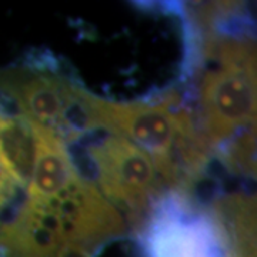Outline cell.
<instances>
[{"instance_id": "6da1fadb", "label": "cell", "mask_w": 257, "mask_h": 257, "mask_svg": "<svg viewBox=\"0 0 257 257\" xmlns=\"http://www.w3.org/2000/svg\"><path fill=\"white\" fill-rule=\"evenodd\" d=\"M180 20L183 59L175 84L192 103L214 162L230 176L256 177V26L240 2L165 3Z\"/></svg>"}, {"instance_id": "7a4b0ae2", "label": "cell", "mask_w": 257, "mask_h": 257, "mask_svg": "<svg viewBox=\"0 0 257 257\" xmlns=\"http://www.w3.org/2000/svg\"><path fill=\"white\" fill-rule=\"evenodd\" d=\"M33 127L32 182L25 203L0 236V257H100L126 237L127 221L80 173L62 139Z\"/></svg>"}, {"instance_id": "3957f363", "label": "cell", "mask_w": 257, "mask_h": 257, "mask_svg": "<svg viewBox=\"0 0 257 257\" xmlns=\"http://www.w3.org/2000/svg\"><path fill=\"white\" fill-rule=\"evenodd\" d=\"M90 132L119 135L145 150L166 190L196 193L216 163L192 103L176 84L136 100H111L93 93Z\"/></svg>"}, {"instance_id": "277c9868", "label": "cell", "mask_w": 257, "mask_h": 257, "mask_svg": "<svg viewBox=\"0 0 257 257\" xmlns=\"http://www.w3.org/2000/svg\"><path fill=\"white\" fill-rule=\"evenodd\" d=\"M0 90L20 114L70 146L89 132L93 93L60 56L33 49L0 67Z\"/></svg>"}, {"instance_id": "5b68a950", "label": "cell", "mask_w": 257, "mask_h": 257, "mask_svg": "<svg viewBox=\"0 0 257 257\" xmlns=\"http://www.w3.org/2000/svg\"><path fill=\"white\" fill-rule=\"evenodd\" d=\"M67 147L80 173L124 216L128 231L166 190L150 156L119 135L90 132Z\"/></svg>"}, {"instance_id": "8992f818", "label": "cell", "mask_w": 257, "mask_h": 257, "mask_svg": "<svg viewBox=\"0 0 257 257\" xmlns=\"http://www.w3.org/2000/svg\"><path fill=\"white\" fill-rule=\"evenodd\" d=\"M140 257H233L210 202L165 190L132 230Z\"/></svg>"}, {"instance_id": "52a82bcc", "label": "cell", "mask_w": 257, "mask_h": 257, "mask_svg": "<svg viewBox=\"0 0 257 257\" xmlns=\"http://www.w3.org/2000/svg\"><path fill=\"white\" fill-rule=\"evenodd\" d=\"M35 162V127L0 90V236L25 203Z\"/></svg>"}, {"instance_id": "ba28073f", "label": "cell", "mask_w": 257, "mask_h": 257, "mask_svg": "<svg viewBox=\"0 0 257 257\" xmlns=\"http://www.w3.org/2000/svg\"><path fill=\"white\" fill-rule=\"evenodd\" d=\"M226 230L233 257H256V196L251 189L216 190L210 200Z\"/></svg>"}]
</instances>
